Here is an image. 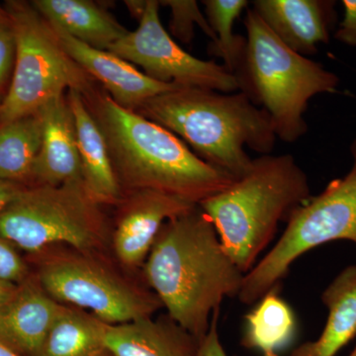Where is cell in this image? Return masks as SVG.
Here are the masks:
<instances>
[{
	"label": "cell",
	"mask_w": 356,
	"mask_h": 356,
	"mask_svg": "<svg viewBox=\"0 0 356 356\" xmlns=\"http://www.w3.org/2000/svg\"><path fill=\"white\" fill-rule=\"evenodd\" d=\"M161 6L170 9V33L172 36L184 44L191 43L194 38V26L199 28L211 39L216 40L214 32L211 29L205 14L199 8L194 0H163L159 1Z\"/></svg>",
	"instance_id": "cell-24"
},
{
	"label": "cell",
	"mask_w": 356,
	"mask_h": 356,
	"mask_svg": "<svg viewBox=\"0 0 356 356\" xmlns=\"http://www.w3.org/2000/svg\"><path fill=\"white\" fill-rule=\"evenodd\" d=\"M67 97L76 125L83 184L98 203L117 206L124 193L114 172L102 129L81 92L69 90Z\"/></svg>",
	"instance_id": "cell-17"
},
{
	"label": "cell",
	"mask_w": 356,
	"mask_h": 356,
	"mask_svg": "<svg viewBox=\"0 0 356 356\" xmlns=\"http://www.w3.org/2000/svg\"><path fill=\"white\" fill-rule=\"evenodd\" d=\"M262 356H278L277 353L274 351H266V353H262Z\"/></svg>",
	"instance_id": "cell-34"
},
{
	"label": "cell",
	"mask_w": 356,
	"mask_h": 356,
	"mask_svg": "<svg viewBox=\"0 0 356 356\" xmlns=\"http://www.w3.org/2000/svg\"><path fill=\"white\" fill-rule=\"evenodd\" d=\"M247 47L236 74L240 91L266 110L277 139L294 143L308 131L304 118L315 95L336 92L339 79L320 63L285 46L254 9L243 20Z\"/></svg>",
	"instance_id": "cell-5"
},
{
	"label": "cell",
	"mask_w": 356,
	"mask_h": 356,
	"mask_svg": "<svg viewBox=\"0 0 356 356\" xmlns=\"http://www.w3.org/2000/svg\"><path fill=\"white\" fill-rule=\"evenodd\" d=\"M267 293L245 317L242 346L250 350L276 351L291 343L296 334V317L277 293Z\"/></svg>",
	"instance_id": "cell-20"
},
{
	"label": "cell",
	"mask_w": 356,
	"mask_h": 356,
	"mask_svg": "<svg viewBox=\"0 0 356 356\" xmlns=\"http://www.w3.org/2000/svg\"><path fill=\"white\" fill-rule=\"evenodd\" d=\"M63 305L35 281H23L0 307V339L22 356H42L44 341Z\"/></svg>",
	"instance_id": "cell-15"
},
{
	"label": "cell",
	"mask_w": 356,
	"mask_h": 356,
	"mask_svg": "<svg viewBox=\"0 0 356 356\" xmlns=\"http://www.w3.org/2000/svg\"><path fill=\"white\" fill-rule=\"evenodd\" d=\"M102 207L83 179L25 186L0 212V236L31 254L55 243L97 252L108 236Z\"/></svg>",
	"instance_id": "cell-6"
},
{
	"label": "cell",
	"mask_w": 356,
	"mask_h": 356,
	"mask_svg": "<svg viewBox=\"0 0 356 356\" xmlns=\"http://www.w3.org/2000/svg\"><path fill=\"white\" fill-rule=\"evenodd\" d=\"M205 16L216 40L210 42L208 53L222 58L225 69L236 76L245 58L247 38L236 35L234 23L247 8V0H204Z\"/></svg>",
	"instance_id": "cell-23"
},
{
	"label": "cell",
	"mask_w": 356,
	"mask_h": 356,
	"mask_svg": "<svg viewBox=\"0 0 356 356\" xmlns=\"http://www.w3.org/2000/svg\"><path fill=\"white\" fill-rule=\"evenodd\" d=\"M104 324L93 315L63 306L42 356H111L104 343Z\"/></svg>",
	"instance_id": "cell-21"
},
{
	"label": "cell",
	"mask_w": 356,
	"mask_h": 356,
	"mask_svg": "<svg viewBox=\"0 0 356 356\" xmlns=\"http://www.w3.org/2000/svg\"><path fill=\"white\" fill-rule=\"evenodd\" d=\"M17 285L0 280V307L7 303L17 290Z\"/></svg>",
	"instance_id": "cell-30"
},
{
	"label": "cell",
	"mask_w": 356,
	"mask_h": 356,
	"mask_svg": "<svg viewBox=\"0 0 356 356\" xmlns=\"http://www.w3.org/2000/svg\"><path fill=\"white\" fill-rule=\"evenodd\" d=\"M51 26L70 57L96 83L102 84L110 97L124 108L136 111L154 96L179 88L175 84L154 81L111 51L89 47Z\"/></svg>",
	"instance_id": "cell-12"
},
{
	"label": "cell",
	"mask_w": 356,
	"mask_h": 356,
	"mask_svg": "<svg viewBox=\"0 0 356 356\" xmlns=\"http://www.w3.org/2000/svg\"><path fill=\"white\" fill-rule=\"evenodd\" d=\"M245 275L199 205L163 225L145 266L168 315L198 339L224 300L238 298Z\"/></svg>",
	"instance_id": "cell-1"
},
{
	"label": "cell",
	"mask_w": 356,
	"mask_h": 356,
	"mask_svg": "<svg viewBox=\"0 0 356 356\" xmlns=\"http://www.w3.org/2000/svg\"><path fill=\"white\" fill-rule=\"evenodd\" d=\"M136 112L168 129L199 158L235 179L252 165L245 147L270 154L277 140L266 110L242 91L179 88L147 100Z\"/></svg>",
	"instance_id": "cell-3"
},
{
	"label": "cell",
	"mask_w": 356,
	"mask_h": 356,
	"mask_svg": "<svg viewBox=\"0 0 356 356\" xmlns=\"http://www.w3.org/2000/svg\"><path fill=\"white\" fill-rule=\"evenodd\" d=\"M350 152V172L293 213L277 243L245 274L238 301L252 305L278 289L292 264L313 248L334 241L356 245V139Z\"/></svg>",
	"instance_id": "cell-8"
},
{
	"label": "cell",
	"mask_w": 356,
	"mask_h": 356,
	"mask_svg": "<svg viewBox=\"0 0 356 356\" xmlns=\"http://www.w3.org/2000/svg\"><path fill=\"white\" fill-rule=\"evenodd\" d=\"M10 22L9 20L8 14H7L6 8L0 6V24H6Z\"/></svg>",
	"instance_id": "cell-33"
},
{
	"label": "cell",
	"mask_w": 356,
	"mask_h": 356,
	"mask_svg": "<svg viewBox=\"0 0 356 356\" xmlns=\"http://www.w3.org/2000/svg\"><path fill=\"white\" fill-rule=\"evenodd\" d=\"M31 4L51 25L98 50H108L130 33L104 6L91 0H34Z\"/></svg>",
	"instance_id": "cell-18"
},
{
	"label": "cell",
	"mask_w": 356,
	"mask_h": 356,
	"mask_svg": "<svg viewBox=\"0 0 356 356\" xmlns=\"http://www.w3.org/2000/svg\"><path fill=\"white\" fill-rule=\"evenodd\" d=\"M4 8L15 37L16 56L13 79L0 106V125L36 114L69 90L86 96L97 88L31 3L8 1Z\"/></svg>",
	"instance_id": "cell-7"
},
{
	"label": "cell",
	"mask_w": 356,
	"mask_h": 356,
	"mask_svg": "<svg viewBox=\"0 0 356 356\" xmlns=\"http://www.w3.org/2000/svg\"><path fill=\"white\" fill-rule=\"evenodd\" d=\"M156 0H147L139 26L108 49L159 83L179 88L212 89L222 93L240 91L236 77L215 60H204L184 51L166 32Z\"/></svg>",
	"instance_id": "cell-10"
},
{
	"label": "cell",
	"mask_w": 356,
	"mask_h": 356,
	"mask_svg": "<svg viewBox=\"0 0 356 356\" xmlns=\"http://www.w3.org/2000/svg\"><path fill=\"white\" fill-rule=\"evenodd\" d=\"M125 6L128 7L129 11L138 21L140 19L143 14L145 13V9L147 6V0H131V1H125Z\"/></svg>",
	"instance_id": "cell-31"
},
{
	"label": "cell",
	"mask_w": 356,
	"mask_h": 356,
	"mask_svg": "<svg viewBox=\"0 0 356 356\" xmlns=\"http://www.w3.org/2000/svg\"><path fill=\"white\" fill-rule=\"evenodd\" d=\"M332 0H255L254 10L285 46L299 55H316L336 25Z\"/></svg>",
	"instance_id": "cell-13"
},
{
	"label": "cell",
	"mask_w": 356,
	"mask_h": 356,
	"mask_svg": "<svg viewBox=\"0 0 356 356\" xmlns=\"http://www.w3.org/2000/svg\"><path fill=\"white\" fill-rule=\"evenodd\" d=\"M350 356H356V344H355V348H353V350L351 351Z\"/></svg>",
	"instance_id": "cell-35"
},
{
	"label": "cell",
	"mask_w": 356,
	"mask_h": 356,
	"mask_svg": "<svg viewBox=\"0 0 356 356\" xmlns=\"http://www.w3.org/2000/svg\"><path fill=\"white\" fill-rule=\"evenodd\" d=\"M38 280L58 303L88 309L105 324L152 317L163 307L153 290L128 280L96 252H56L42 262Z\"/></svg>",
	"instance_id": "cell-9"
},
{
	"label": "cell",
	"mask_w": 356,
	"mask_h": 356,
	"mask_svg": "<svg viewBox=\"0 0 356 356\" xmlns=\"http://www.w3.org/2000/svg\"><path fill=\"white\" fill-rule=\"evenodd\" d=\"M24 187L14 182L0 180V212Z\"/></svg>",
	"instance_id": "cell-29"
},
{
	"label": "cell",
	"mask_w": 356,
	"mask_h": 356,
	"mask_svg": "<svg viewBox=\"0 0 356 356\" xmlns=\"http://www.w3.org/2000/svg\"><path fill=\"white\" fill-rule=\"evenodd\" d=\"M37 113L42 144L33 168V185H57L83 179L74 115L67 93L53 98Z\"/></svg>",
	"instance_id": "cell-14"
},
{
	"label": "cell",
	"mask_w": 356,
	"mask_h": 356,
	"mask_svg": "<svg viewBox=\"0 0 356 356\" xmlns=\"http://www.w3.org/2000/svg\"><path fill=\"white\" fill-rule=\"evenodd\" d=\"M327 318L316 341L300 344L289 356H336L356 337V264L346 267L322 294Z\"/></svg>",
	"instance_id": "cell-19"
},
{
	"label": "cell",
	"mask_w": 356,
	"mask_h": 356,
	"mask_svg": "<svg viewBox=\"0 0 356 356\" xmlns=\"http://www.w3.org/2000/svg\"><path fill=\"white\" fill-rule=\"evenodd\" d=\"M341 4L343 18L334 33V39L348 46L356 47V0H343Z\"/></svg>",
	"instance_id": "cell-27"
},
{
	"label": "cell",
	"mask_w": 356,
	"mask_h": 356,
	"mask_svg": "<svg viewBox=\"0 0 356 356\" xmlns=\"http://www.w3.org/2000/svg\"><path fill=\"white\" fill-rule=\"evenodd\" d=\"M27 275L24 262L14 250L13 243L0 236V280L6 282H23Z\"/></svg>",
	"instance_id": "cell-26"
},
{
	"label": "cell",
	"mask_w": 356,
	"mask_h": 356,
	"mask_svg": "<svg viewBox=\"0 0 356 356\" xmlns=\"http://www.w3.org/2000/svg\"><path fill=\"white\" fill-rule=\"evenodd\" d=\"M311 197L309 178L292 154H262L252 159L243 177L199 207L214 225L229 257L247 274L281 222H287Z\"/></svg>",
	"instance_id": "cell-4"
},
{
	"label": "cell",
	"mask_w": 356,
	"mask_h": 356,
	"mask_svg": "<svg viewBox=\"0 0 356 356\" xmlns=\"http://www.w3.org/2000/svg\"><path fill=\"white\" fill-rule=\"evenodd\" d=\"M0 356H22L18 355L17 353H15L13 350H11L8 346H6L3 341L0 339Z\"/></svg>",
	"instance_id": "cell-32"
},
{
	"label": "cell",
	"mask_w": 356,
	"mask_h": 356,
	"mask_svg": "<svg viewBox=\"0 0 356 356\" xmlns=\"http://www.w3.org/2000/svg\"><path fill=\"white\" fill-rule=\"evenodd\" d=\"M15 56V37L10 22L0 24V106L13 79Z\"/></svg>",
	"instance_id": "cell-25"
},
{
	"label": "cell",
	"mask_w": 356,
	"mask_h": 356,
	"mask_svg": "<svg viewBox=\"0 0 356 356\" xmlns=\"http://www.w3.org/2000/svg\"><path fill=\"white\" fill-rule=\"evenodd\" d=\"M220 311L216 312L211 320L209 330L200 339L197 356H229L225 350L218 331Z\"/></svg>",
	"instance_id": "cell-28"
},
{
	"label": "cell",
	"mask_w": 356,
	"mask_h": 356,
	"mask_svg": "<svg viewBox=\"0 0 356 356\" xmlns=\"http://www.w3.org/2000/svg\"><path fill=\"white\" fill-rule=\"evenodd\" d=\"M104 343L111 356H197L200 339L170 316L104 324Z\"/></svg>",
	"instance_id": "cell-16"
},
{
	"label": "cell",
	"mask_w": 356,
	"mask_h": 356,
	"mask_svg": "<svg viewBox=\"0 0 356 356\" xmlns=\"http://www.w3.org/2000/svg\"><path fill=\"white\" fill-rule=\"evenodd\" d=\"M195 206L161 192L125 194L117 205L118 213L112 236L119 261L128 266H139L147 259L163 225Z\"/></svg>",
	"instance_id": "cell-11"
},
{
	"label": "cell",
	"mask_w": 356,
	"mask_h": 356,
	"mask_svg": "<svg viewBox=\"0 0 356 356\" xmlns=\"http://www.w3.org/2000/svg\"><path fill=\"white\" fill-rule=\"evenodd\" d=\"M41 144L39 113L0 125V180L21 185L31 182Z\"/></svg>",
	"instance_id": "cell-22"
},
{
	"label": "cell",
	"mask_w": 356,
	"mask_h": 356,
	"mask_svg": "<svg viewBox=\"0 0 356 356\" xmlns=\"http://www.w3.org/2000/svg\"><path fill=\"white\" fill-rule=\"evenodd\" d=\"M83 97L106 140L124 195L156 191L199 205L235 180L168 129L117 104L98 86Z\"/></svg>",
	"instance_id": "cell-2"
}]
</instances>
